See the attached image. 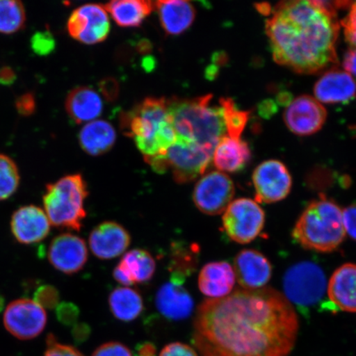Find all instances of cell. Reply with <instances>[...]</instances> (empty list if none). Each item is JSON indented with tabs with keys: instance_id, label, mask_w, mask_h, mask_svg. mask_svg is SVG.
I'll return each mask as SVG.
<instances>
[{
	"instance_id": "16",
	"label": "cell",
	"mask_w": 356,
	"mask_h": 356,
	"mask_svg": "<svg viewBox=\"0 0 356 356\" xmlns=\"http://www.w3.org/2000/svg\"><path fill=\"white\" fill-rule=\"evenodd\" d=\"M131 235L117 222H101L92 230L88 243L93 255L102 260H110L123 254L130 246Z\"/></svg>"
},
{
	"instance_id": "31",
	"label": "cell",
	"mask_w": 356,
	"mask_h": 356,
	"mask_svg": "<svg viewBox=\"0 0 356 356\" xmlns=\"http://www.w3.org/2000/svg\"><path fill=\"white\" fill-rule=\"evenodd\" d=\"M220 108L228 136L234 139H241L242 133L247 126L250 113L239 110L231 99H221Z\"/></svg>"
},
{
	"instance_id": "5",
	"label": "cell",
	"mask_w": 356,
	"mask_h": 356,
	"mask_svg": "<svg viewBox=\"0 0 356 356\" xmlns=\"http://www.w3.org/2000/svg\"><path fill=\"white\" fill-rule=\"evenodd\" d=\"M122 121L127 134L145 158L163 154L177 141V133L168 110V100L146 99Z\"/></svg>"
},
{
	"instance_id": "37",
	"label": "cell",
	"mask_w": 356,
	"mask_h": 356,
	"mask_svg": "<svg viewBox=\"0 0 356 356\" xmlns=\"http://www.w3.org/2000/svg\"><path fill=\"white\" fill-rule=\"evenodd\" d=\"M56 314L58 319L62 323L73 325L77 321L79 316V309L76 305L71 304V302H62L57 306Z\"/></svg>"
},
{
	"instance_id": "45",
	"label": "cell",
	"mask_w": 356,
	"mask_h": 356,
	"mask_svg": "<svg viewBox=\"0 0 356 356\" xmlns=\"http://www.w3.org/2000/svg\"><path fill=\"white\" fill-rule=\"evenodd\" d=\"M114 81L111 80V81H105L104 86H102L104 88V92L106 93V95L109 97L110 99H113L115 95H118V86H114Z\"/></svg>"
},
{
	"instance_id": "34",
	"label": "cell",
	"mask_w": 356,
	"mask_h": 356,
	"mask_svg": "<svg viewBox=\"0 0 356 356\" xmlns=\"http://www.w3.org/2000/svg\"><path fill=\"white\" fill-rule=\"evenodd\" d=\"M33 300L44 309H52L60 304V293L54 286L44 284L35 291Z\"/></svg>"
},
{
	"instance_id": "35",
	"label": "cell",
	"mask_w": 356,
	"mask_h": 356,
	"mask_svg": "<svg viewBox=\"0 0 356 356\" xmlns=\"http://www.w3.org/2000/svg\"><path fill=\"white\" fill-rule=\"evenodd\" d=\"M44 356H84L74 346L60 343L52 334L47 337Z\"/></svg>"
},
{
	"instance_id": "39",
	"label": "cell",
	"mask_w": 356,
	"mask_h": 356,
	"mask_svg": "<svg viewBox=\"0 0 356 356\" xmlns=\"http://www.w3.org/2000/svg\"><path fill=\"white\" fill-rule=\"evenodd\" d=\"M159 356H198L195 350L181 342H173L163 347Z\"/></svg>"
},
{
	"instance_id": "17",
	"label": "cell",
	"mask_w": 356,
	"mask_h": 356,
	"mask_svg": "<svg viewBox=\"0 0 356 356\" xmlns=\"http://www.w3.org/2000/svg\"><path fill=\"white\" fill-rule=\"evenodd\" d=\"M234 273L244 289H259L270 282L273 266L267 257L254 249H244L234 259Z\"/></svg>"
},
{
	"instance_id": "41",
	"label": "cell",
	"mask_w": 356,
	"mask_h": 356,
	"mask_svg": "<svg viewBox=\"0 0 356 356\" xmlns=\"http://www.w3.org/2000/svg\"><path fill=\"white\" fill-rule=\"evenodd\" d=\"M34 50L39 54H47L54 48V40L48 33H39L33 38Z\"/></svg>"
},
{
	"instance_id": "4",
	"label": "cell",
	"mask_w": 356,
	"mask_h": 356,
	"mask_svg": "<svg viewBox=\"0 0 356 356\" xmlns=\"http://www.w3.org/2000/svg\"><path fill=\"white\" fill-rule=\"evenodd\" d=\"M292 237L307 250L330 253L346 237L342 211L325 195L306 207L292 231Z\"/></svg>"
},
{
	"instance_id": "18",
	"label": "cell",
	"mask_w": 356,
	"mask_h": 356,
	"mask_svg": "<svg viewBox=\"0 0 356 356\" xmlns=\"http://www.w3.org/2000/svg\"><path fill=\"white\" fill-rule=\"evenodd\" d=\"M51 222L46 212L35 206L22 207L13 213L11 230L20 243L33 244L42 241L50 233Z\"/></svg>"
},
{
	"instance_id": "22",
	"label": "cell",
	"mask_w": 356,
	"mask_h": 356,
	"mask_svg": "<svg viewBox=\"0 0 356 356\" xmlns=\"http://www.w3.org/2000/svg\"><path fill=\"white\" fill-rule=\"evenodd\" d=\"M329 301L337 310L356 313V265L346 264L334 271L327 287Z\"/></svg>"
},
{
	"instance_id": "29",
	"label": "cell",
	"mask_w": 356,
	"mask_h": 356,
	"mask_svg": "<svg viewBox=\"0 0 356 356\" xmlns=\"http://www.w3.org/2000/svg\"><path fill=\"white\" fill-rule=\"evenodd\" d=\"M117 266L133 284L149 282L156 270L154 257L143 249H133L126 252Z\"/></svg>"
},
{
	"instance_id": "40",
	"label": "cell",
	"mask_w": 356,
	"mask_h": 356,
	"mask_svg": "<svg viewBox=\"0 0 356 356\" xmlns=\"http://www.w3.org/2000/svg\"><path fill=\"white\" fill-rule=\"evenodd\" d=\"M346 234L356 241V203L350 204L342 211Z\"/></svg>"
},
{
	"instance_id": "44",
	"label": "cell",
	"mask_w": 356,
	"mask_h": 356,
	"mask_svg": "<svg viewBox=\"0 0 356 356\" xmlns=\"http://www.w3.org/2000/svg\"><path fill=\"white\" fill-rule=\"evenodd\" d=\"M137 351L139 356H154L156 348L154 344L147 342L138 346Z\"/></svg>"
},
{
	"instance_id": "10",
	"label": "cell",
	"mask_w": 356,
	"mask_h": 356,
	"mask_svg": "<svg viewBox=\"0 0 356 356\" xmlns=\"http://www.w3.org/2000/svg\"><path fill=\"white\" fill-rule=\"evenodd\" d=\"M232 180L225 173L213 171L202 176L195 185L193 198L195 206L208 216L220 215L234 197Z\"/></svg>"
},
{
	"instance_id": "23",
	"label": "cell",
	"mask_w": 356,
	"mask_h": 356,
	"mask_svg": "<svg viewBox=\"0 0 356 356\" xmlns=\"http://www.w3.org/2000/svg\"><path fill=\"white\" fill-rule=\"evenodd\" d=\"M251 150L246 142L228 136L221 138L213 154V162L220 172H238L251 159Z\"/></svg>"
},
{
	"instance_id": "28",
	"label": "cell",
	"mask_w": 356,
	"mask_h": 356,
	"mask_svg": "<svg viewBox=\"0 0 356 356\" xmlns=\"http://www.w3.org/2000/svg\"><path fill=\"white\" fill-rule=\"evenodd\" d=\"M109 307L114 317L122 322H132L144 310L140 293L130 287L115 288L108 298Z\"/></svg>"
},
{
	"instance_id": "2",
	"label": "cell",
	"mask_w": 356,
	"mask_h": 356,
	"mask_svg": "<svg viewBox=\"0 0 356 356\" xmlns=\"http://www.w3.org/2000/svg\"><path fill=\"white\" fill-rule=\"evenodd\" d=\"M340 26L315 1H286L275 7L266 33L275 62L300 74L321 72L337 63Z\"/></svg>"
},
{
	"instance_id": "26",
	"label": "cell",
	"mask_w": 356,
	"mask_h": 356,
	"mask_svg": "<svg viewBox=\"0 0 356 356\" xmlns=\"http://www.w3.org/2000/svg\"><path fill=\"white\" fill-rule=\"evenodd\" d=\"M115 131L110 123L93 121L86 124L79 133V144L86 153L92 156L108 152L115 141Z\"/></svg>"
},
{
	"instance_id": "19",
	"label": "cell",
	"mask_w": 356,
	"mask_h": 356,
	"mask_svg": "<svg viewBox=\"0 0 356 356\" xmlns=\"http://www.w3.org/2000/svg\"><path fill=\"white\" fill-rule=\"evenodd\" d=\"M314 95L316 99L323 104H347L355 99L356 83L346 71L332 69L316 83Z\"/></svg>"
},
{
	"instance_id": "11",
	"label": "cell",
	"mask_w": 356,
	"mask_h": 356,
	"mask_svg": "<svg viewBox=\"0 0 356 356\" xmlns=\"http://www.w3.org/2000/svg\"><path fill=\"white\" fill-rule=\"evenodd\" d=\"M46 311L37 302L20 299L10 302L3 314L7 331L20 340H31L41 334L47 326Z\"/></svg>"
},
{
	"instance_id": "13",
	"label": "cell",
	"mask_w": 356,
	"mask_h": 356,
	"mask_svg": "<svg viewBox=\"0 0 356 356\" xmlns=\"http://www.w3.org/2000/svg\"><path fill=\"white\" fill-rule=\"evenodd\" d=\"M71 37L92 44L104 42L110 33L108 12L99 4L89 3L76 8L67 24Z\"/></svg>"
},
{
	"instance_id": "3",
	"label": "cell",
	"mask_w": 356,
	"mask_h": 356,
	"mask_svg": "<svg viewBox=\"0 0 356 356\" xmlns=\"http://www.w3.org/2000/svg\"><path fill=\"white\" fill-rule=\"evenodd\" d=\"M212 95L193 99L168 100V110L177 139L215 151L226 132L219 106L211 105Z\"/></svg>"
},
{
	"instance_id": "43",
	"label": "cell",
	"mask_w": 356,
	"mask_h": 356,
	"mask_svg": "<svg viewBox=\"0 0 356 356\" xmlns=\"http://www.w3.org/2000/svg\"><path fill=\"white\" fill-rule=\"evenodd\" d=\"M34 99L32 95H25L17 102V108L21 113L29 114L34 110Z\"/></svg>"
},
{
	"instance_id": "12",
	"label": "cell",
	"mask_w": 356,
	"mask_h": 356,
	"mask_svg": "<svg viewBox=\"0 0 356 356\" xmlns=\"http://www.w3.org/2000/svg\"><path fill=\"white\" fill-rule=\"evenodd\" d=\"M256 202L273 204L286 199L292 188V177L284 164L271 159L258 165L252 175Z\"/></svg>"
},
{
	"instance_id": "9",
	"label": "cell",
	"mask_w": 356,
	"mask_h": 356,
	"mask_svg": "<svg viewBox=\"0 0 356 356\" xmlns=\"http://www.w3.org/2000/svg\"><path fill=\"white\" fill-rule=\"evenodd\" d=\"M266 213L256 200L239 198L229 204L222 216L225 234L234 242L247 244L264 230Z\"/></svg>"
},
{
	"instance_id": "20",
	"label": "cell",
	"mask_w": 356,
	"mask_h": 356,
	"mask_svg": "<svg viewBox=\"0 0 356 356\" xmlns=\"http://www.w3.org/2000/svg\"><path fill=\"white\" fill-rule=\"evenodd\" d=\"M235 280L234 267L228 261H212L200 270L198 286L204 296L221 299L232 292Z\"/></svg>"
},
{
	"instance_id": "15",
	"label": "cell",
	"mask_w": 356,
	"mask_h": 356,
	"mask_svg": "<svg viewBox=\"0 0 356 356\" xmlns=\"http://www.w3.org/2000/svg\"><path fill=\"white\" fill-rule=\"evenodd\" d=\"M88 257L86 241L70 233L58 235L48 249V259L51 264L65 274L79 273L86 265Z\"/></svg>"
},
{
	"instance_id": "25",
	"label": "cell",
	"mask_w": 356,
	"mask_h": 356,
	"mask_svg": "<svg viewBox=\"0 0 356 356\" xmlns=\"http://www.w3.org/2000/svg\"><path fill=\"white\" fill-rule=\"evenodd\" d=\"M160 24L169 35H179L190 28L195 19V8L190 2L181 0L154 3Z\"/></svg>"
},
{
	"instance_id": "27",
	"label": "cell",
	"mask_w": 356,
	"mask_h": 356,
	"mask_svg": "<svg viewBox=\"0 0 356 356\" xmlns=\"http://www.w3.org/2000/svg\"><path fill=\"white\" fill-rule=\"evenodd\" d=\"M106 12L121 26H138L153 11L154 3L145 0H118L106 3Z\"/></svg>"
},
{
	"instance_id": "46",
	"label": "cell",
	"mask_w": 356,
	"mask_h": 356,
	"mask_svg": "<svg viewBox=\"0 0 356 356\" xmlns=\"http://www.w3.org/2000/svg\"><path fill=\"white\" fill-rule=\"evenodd\" d=\"M89 329L86 324L78 325L74 328V337L78 338L79 340L86 339L88 335Z\"/></svg>"
},
{
	"instance_id": "21",
	"label": "cell",
	"mask_w": 356,
	"mask_h": 356,
	"mask_svg": "<svg viewBox=\"0 0 356 356\" xmlns=\"http://www.w3.org/2000/svg\"><path fill=\"white\" fill-rule=\"evenodd\" d=\"M156 307L163 317L180 321L190 317L194 300L184 284L169 282L160 287L155 299Z\"/></svg>"
},
{
	"instance_id": "36",
	"label": "cell",
	"mask_w": 356,
	"mask_h": 356,
	"mask_svg": "<svg viewBox=\"0 0 356 356\" xmlns=\"http://www.w3.org/2000/svg\"><path fill=\"white\" fill-rule=\"evenodd\" d=\"M92 356H133V355L131 350L121 342L111 341L97 347Z\"/></svg>"
},
{
	"instance_id": "7",
	"label": "cell",
	"mask_w": 356,
	"mask_h": 356,
	"mask_svg": "<svg viewBox=\"0 0 356 356\" xmlns=\"http://www.w3.org/2000/svg\"><path fill=\"white\" fill-rule=\"evenodd\" d=\"M213 150L191 142L177 139L165 153L145 158L153 170L158 173L171 169L177 184H188L202 176L210 166Z\"/></svg>"
},
{
	"instance_id": "1",
	"label": "cell",
	"mask_w": 356,
	"mask_h": 356,
	"mask_svg": "<svg viewBox=\"0 0 356 356\" xmlns=\"http://www.w3.org/2000/svg\"><path fill=\"white\" fill-rule=\"evenodd\" d=\"M299 327L295 308L282 293L237 289L199 305L193 341L202 356H288Z\"/></svg>"
},
{
	"instance_id": "24",
	"label": "cell",
	"mask_w": 356,
	"mask_h": 356,
	"mask_svg": "<svg viewBox=\"0 0 356 356\" xmlns=\"http://www.w3.org/2000/svg\"><path fill=\"white\" fill-rule=\"evenodd\" d=\"M65 108L67 113L75 122L89 123L99 117L104 109V104L95 89L78 87L67 96Z\"/></svg>"
},
{
	"instance_id": "6",
	"label": "cell",
	"mask_w": 356,
	"mask_h": 356,
	"mask_svg": "<svg viewBox=\"0 0 356 356\" xmlns=\"http://www.w3.org/2000/svg\"><path fill=\"white\" fill-rule=\"evenodd\" d=\"M88 195L86 181L80 175L65 176L48 184L43 204L51 224L58 228L81 230L87 216L84 202Z\"/></svg>"
},
{
	"instance_id": "8",
	"label": "cell",
	"mask_w": 356,
	"mask_h": 356,
	"mask_svg": "<svg viewBox=\"0 0 356 356\" xmlns=\"http://www.w3.org/2000/svg\"><path fill=\"white\" fill-rule=\"evenodd\" d=\"M284 295L299 309L308 310L320 304L327 292V279L321 266L312 261L291 266L284 275Z\"/></svg>"
},
{
	"instance_id": "30",
	"label": "cell",
	"mask_w": 356,
	"mask_h": 356,
	"mask_svg": "<svg viewBox=\"0 0 356 356\" xmlns=\"http://www.w3.org/2000/svg\"><path fill=\"white\" fill-rule=\"evenodd\" d=\"M200 248L197 244L186 247L184 244L177 243L173 246L171 258L170 282L184 284L186 278L193 274L198 264Z\"/></svg>"
},
{
	"instance_id": "38",
	"label": "cell",
	"mask_w": 356,
	"mask_h": 356,
	"mask_svg": "<svg viewBox=\"0 0 356 356\" xmlns=\"http://www.w3.org/2000/svg\"><path fill=\"white\" fill-rule=\"evenodd\" d=\"M347 42L356 48V3L350 6L349 15L341 22Z\"/></svg>"
},
{
	"instance_id": "33",
	"label": "cell",
	"mask_w": 356,
	"mask_h": 356,
	"mask_svg": "<svg viewBox=\"0 0 356 356\" xmlns=\"http://www.w3.org/2000/svg\"><path fill=\"white\" fill-rule=\"evenodd\" d=\"M19 173L16 164L4 154H0V200L8 199L19 185Z\"/></svg>"
},
{
	"instance_id": "14",
	"label": "cell",
	"mask_w": 356,
	"mask_h": 356,
	"mask_svg": "<svg viewBox=\"0 0 356 356\" xmlns=\"http://www.w3.org/2000/svg\"><path fill=\"white\" fill-rule=\"evenodd\" d=\"M327 119V111L317 99L302 95L291 102L284 114L289 131L306 136L321 130Z\"/></svg>"
},
{
	"instance_id": "42",
	"label": "cell",
	"mask_w": 356,
	"mask_h": 356,
	"mask_svg": "<svg viewBox=\"0 0 356 356\" xmlns=\"http://www.w3.org/2000/svg\"><path fill=\"white\" fill-rule=\"evenodd\" d=\"M344 69L351 76L356 77V48L351 47L346 52L343 60Z\"/></svg>"
},
{
	"instance_id": "32",
	"label": "cell",
	"mask_w": 356,
	"mask_h": 356,
	"mask_svg": "<svg viewBox=\"0 0 356 356\" xmlns=\"http://www.w3.org/2000/svg\"><path fill=\"white\" fill-rule=\"evenodd\" d=\"M24 4L16 0H0V33L12 34L24 26Z\"/></svg>"
}]
</instances>
